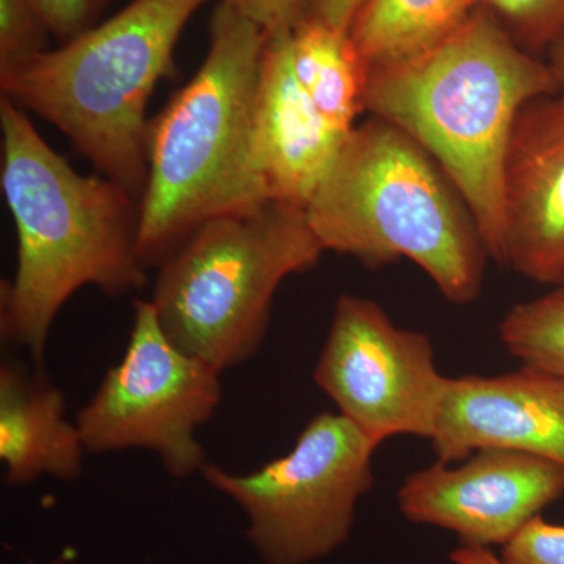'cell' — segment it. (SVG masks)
Listing matches in <instances>:
<instances>
[{"mask_svg": "<svg viewBox=\"0 0 564 564\" xmlns=\"http://www.w3.org/2000/svg\"><path fill=\"white\" fill-rule=\"evenodd\" d=\"M291 43L293 69L303 90L326 121L351 132L356 117L364 111L369 66L350 32L307 17L292 32Z\"/></svg>", "mask_w": 564, "mask_h": 564, "instance_id": "2e32d148", "label": "cell"}, {"mask_svg": "<svg viewBox=\"0 0 564 564\" xmlns=\"http://www.w3.org/2000/svg\"><path fill=\"white\" fill-rule=\"evenodd\" d=\"M562 93L547 62L522 50L484 6L417 57L367 70L364 111L429 152L503 265L502 180L522 107Z\"/></svg>", "mask_w": 564, "mask_h": 564, "instance_id": "7a4b0ae2", "label": "cell"}, {"mask_svg": "<svg viewBox=\"0 0 564 564\" xmlns=\"http://www.w3.org/2000/svg\"><path fill=\"white\" fill-rule=\"evenodd\" d=\"M481 6L530 54H545L564 33V0H481Z\"/></svg>", "mask_w": 564, "mask_h": 564, "instance_id": "ac0fdd59", "label": "cell"}, {"mask_svg": "<svg viewBox=\"0 0 564 564\" xmlns=\"http://www.w3.org/2000/svg\"><path fill=\"white\" fill-rule=\"evenodd\" d=\"M220 375L170 340L150 300H137L121 361L77 413L85 451L141 448L158 455L173 478L202 473L206 452L196 432L220 406Z\"/></svg>", "mask_w": 564, "mask_h": 564, "instance_id": "ba28073f", "label": "cell"}, {"mask_svg": "<svg viewBox=\"0 0 564 564\" xmlns=\"http://www.w3.org/2000/svg\"><path fill=\"white\" fill-rule=\"evenodd\" d=\"M466 459L408 475L397 491L403 518L448 530L462 545L503 547L564 496L563 467L540 456L485 448Z\"/></svg>", "mask_w": 564, "mask_h": 564, "instance_id": "30bf717a", "label": "cell"}, {"mask_svg": "<svg viewBox=\"0 0 564 564\" xmlns=\"http://www.w3.org/2000/svg\"><path fill=\"white\" fill-rule=\"evenodd\" d=\"M269 36L288 35L307 18L310 0H220Z\"/></svg>", "mask_w": 564, "mask_h": 564, "instance_id": "7402d4cb", "label": "cell"}, {"mask_svg": "<svg viewBox=\"0 0 564 564\" xmlns=\"http://www.w3.org/2000/svg\"><path fill=\"white\" fill-rule=\"evenodd\" d=\"M52 33L32 0H0V73L51 51Z\"/></svg>", "mask_w": 564, "mask_h": 564, "instance_id": "d6986e66", "label": "cell"}, {"mask_svg": "<svg viewBox=\"0 0 564 564\" xmlns=\"http://www.w3.org/2000/svg\"><path fill=\"white\" fill-rule=\"evenodd\" d=\"M46 21L52 39L68 43L99 24L104 11L113 0H32Z\"/></svg>", "mask_w": 564, "mask_h": 564, "instance_id": "44dd1931", "label": "cell"}, {"mask_svg": "<svg viewBox=\"0 0 564 564\" xmlns=\"http://www.w3.org/2000/svg\"><path fill=\"white\" fill-rule=\"evenodd\" d=\"M206 2L132 0L57 50L0 73L2 96L50 121L140 202L148 180V104L172 74L177 41Z\"/></svg>", "mask_w": 564, "mask_h": 564, "instance_id": "5b68a950", "label": "cell"}, {"mask_svg": "<svg viewBox=\"0 0 564 564\" xmlns=\"http://www.w3.org/2000/svg\"><path fill=\"white\" fill-rule=\"evenodd\" d=\"M500 558L505 564H564V525L536 516L503 545Z\"/></svg>", "mask_w": 564, "mask_h": 564, "instance_id": "ffe728a7", "label": "cell"}, {"mask_svg": "<svg viewBox=\"0 0 564 564\" xmlns=\"http://www.w3.org/2000/svg\"><path fill=\"white\" fill-rule=\"evenodd\" d=\"M367 0H310L307 17L317 18L333 28L350 32L352 22Z\"/></svg>", "mask_w": 564, "mask_h": 564, "instance_id": "603a6c76", "label": "cell"}, {"mask_svg": "<svg viewBox=\"0 0 564 564\" xmlns=\"http://www.w3.org/2000/svg\"><path fill=\"white\" fill-rule=\"evenodd\" d=\"M87 454L77 423L65 414V397L39 367L14 358L0 364V459L10 486L41 477L73 481Z\"/></svg>", "mask_w": 564, "mask_h": 564, "instance_id": "5bb4252c", "label": "cell"}, {"mask_svg": "<svg viewBox=\"0 0 564 564\" xmlns=\"http://www.w3.org/2000/svg\"><path fill=\"white\" fill-rule=\"evenodd\" d=\"M481 0H367L350 29L369 68L417 57L469 20Z\"/></svg>", "mask_w": 564, "mask_h": 564, "instance_id": "9a60e30c", "label": "cell"}, {"mask_svg": "<svg viewBox=\"0 0 564 564\" xmlns=\"http://www.w3.org/2000/svg\"><path fill=\"white\" fill-rule=\"evenodd\" d=\"M304 210L325 251L369 269L410 259L454 304L484 289L489 252L474 215L432 155L391 122L370 117L351 129Z\"/></svg>", "mask_w": 564, "mask_h": 564, "instance_id": "277c9868", "label": "cell"}, {"mask_svg": "<svg viewBox=\"0 0 564 564\" xmlns=\"http://www.w3.org/2000/svg\"><path fill=\"white\" fill-rule=\"evenodd\" d=\"M378 447L343 414L318 413L289 454L254 473L207 463L202 475L242 508L263 564H310L350 540L359 500L373 488Z\"/></svg>", "mask_w": 564, "mask_h": 564, "instance_id": "52a82bcc", "label": "cell"}, {"mask_svg": "<svg viewBox=\"0 0 564 564\" xmlns=\"http://www.w3.org/2000/svg\"><path fill=\"white\" fill-rule=\"evenodd\" d=\"M545 62L554 73L562 93H564V33L558 36L545 51Z\"/></svg>", "mask_w": 564, "mask_h": 564, "instance_id": "d4e9b609", "label": "cell"}, {"mask_svg": "<svg viewBox=\"0 0 564 564\" xmlns=\"http://www.w3.org/2000/svg\"><path fill=\"white\" fill-rule=\"evenodd\" d=\"M502 214L503 265L564 284V93L519 111L505 154Z\"/></svg>", "mask_w": 564, "mask_h": 564, "instance_id": "8fae6325", "label": "cell"}, {"mask_svg": "<svg viewBox=\"0 0 564 564\" xmlns=\"http://www.w3.org/2000/svg\"><path fill=\"white\" fill-rule=\"evenodd\" d=\"M430 443L437 462L447 464L502 448L564 469V378L527 366L491 377H451Z\"/></svg>", "mask_w": 564, "mask_h": 564, "instance_id": "7c38bea8", "label": "cell"}, {"mask_svg": "<svg viewBox=\"0 0 564 564\" xmlns=\"http://www.w3.org/2000/svg\"><path fill=\"white\" fill-rule=\"evenodd\" d=\"M323 252L303 207L270 202L193 231L159 265L150 302L173 344L223 372L259 351L274 293Z\"/></svg>", "mask_w": 564, "mask_h": 564, "instance_id": "8992f818", "label": "cell"}, {"mask_svg": "<svg viewBox=\"0 0 564 564\" xmlns=\"http://www.w3.org/2000/svg\"><path fill=\"white\" fill-rule=\"evenodd\" d=\"M3 196L18 236L17 273L0 289V336L43 366L55 317L80 289L140 291V202L120 182L84 176L2 96Z\"/></svg>", "mask_w": 564, "mask_h": 564, "instance_id": "6da1fadb", "label": "cell"}, {"mask_svg": "<svg viewBox=\"0 0 564 564\" xmlns=\"http://www.w3.org/2000/svg\"><path fill=\"white\" fill-rule=\"evenodd\" d=\"M292 33L269 36L254 102V155L273 202L306 209L348 133L334 128L303 90Z\"/></svg>", "mask_w": 564, "mask_h": 564, "instance_id": "4fadbf2b", "label": "cell"}, {"mask_svg": "<svg viewBox=\"0 0 564 564\" xmlns=\"http://www.w3.org/2000/svg\"><path fill=\"white\" fill-rule=\"evenodd\" d=\"M448 378L430 337L397 326L375 300L343 295L334 304L314 381L378 445L395 436L432 440Z\"/></svg>", "mask_w": 564, "mask_h": 564, "instance_id": "9c48e42d", "label": "cell"}, {"mask_svg": "<svg viewBox=\"0 0 564 564\" xmlns=\"http://www.w3.org/2000/svg\"><path fill=\"white\" fill-rule=\"evenodd\" d=\"M499 339L522 366L564 378V284L514 304L499 323Z\"/></svg>", "mask_w": 564, "mask_h": 564, "instance_id": "e0dca14e", "label": "cell"}, {"mask_svg": "<svg viewBox=\"0 0 564 564\" xmlns=\"http://www.w3.org/2000/svg\"><path fill=\"white\" fill-rule=\"evenodd\" d=\"M448 558L454 564H505L491 549L474 547V545L459 544L455 551L451 552Z\"/></svg>", "mask_w": 564, "mask_h": 564, "instance_id": "cb8c5ba5", "label": "cell"}, {"mask_svg": "<svg viewBox=\"0 0 564 564\" xmlns=\"http://www.w3.org/2000/svg\"><path fill=\"white\" fill-rule=\"evenodd\" d=\"M267 40L262 29L218 3L203 65L151 120L139 223L147 269L161 265L204 223L273 202L252 141Z\"/></svg>", "mask_w": 564, "mask_h": 564, "instance_id": "3957f363", "label": "cell"}]
</instances>
